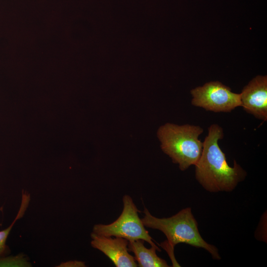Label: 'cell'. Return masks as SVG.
Returning <instances> with one entry per match:
<instances>
[{
	"label": "cell",
	"mask_w": 267,
	"mask_h": 267,
	"mask_svg": "<svg viewBox=\"0 0 267 267\" xmlns=\"http://www.w3.org/2000/svg\"><path fill=\"white\" fill-rule=\"evenodd\" d=\"M0 267H31V263L25 255L19 254L15 256L0 257Z\"/></svg>",
	"instance_id": "obj_10"
},
{
	"label": "cell",
	"mask_w": 267,
	"mask_h": 267,
	"mask_svg": "<svg viewBox=\"0 0 267 267\" xmlns=\"http://www.w3.org/2000/svg\"><path fill=\"white\" fill-rule=\"evenodd\" d=\"M144 241L141 239L130 241L128 249L134 253V258L140 267H168L166 261L159 257L156 251H161L160 248L151 246L149 249L144 245Z\"/></svg>",
	"instance_id": "obj_8"
},
{
	"label": "cell",
	"mask_w": 267,
	"mask_h": 267,
	"mask_svg": "<svg viewBox=\"0 0 267 267\" xmlns=\"http://www.w3.org/2000/svg\"><path fill=\"white\" fill-rule=\"evenodd\" d=\"M123 209L118 218L109 224H97L93 226V232L105 236L125 238L129 241L137 239L148 242L151 246L159 248L145 229L139 212L132 198L128 195L123 198Z\"/></svg>",
	"instance_id": "obj_4"
},
{
	"label": "cell",
	"mask_w": 267,
	"mask_h": 267,
	"mask_svg": "<svg viewBox=\"0 0 267 267\" xmlns=\"http://www.w3.org/2000/svg\"><path fill=\"white\" fill-rule=\"evenodd\" d=\"M91 245L104 253L116 267H136L137 264L129 253V241L125 238L105 236L92 232Z\"/></svg>",
	"instance_id": "obj_7"
},
{
	"label": "cell",
	"mask_w": 267,
	"mask_h": 267,
	"mask_svg": "<svg viewBox=\"0 0 267 267\" xmlns=\"http://www.w3.org/2000/svg\"><path fill=\"white\" fill-rule=\"evenodd\" d=\"M144 216L141 221L145 227L161 231L167 240L160 246L167 252L173 266L179 267L174 256V248L179 243L202 248L209 252L214 259H221L218 249L207 243L201 236L197 221L190 208L180 210L176 215L167 218H158L152 216L144 207Z\"/></svg>",
	"instance_id": "obj_2"
},
{
	"label": "cell",
	"mask_w": 267,
	"mask_h": 267,
	"mask_svg": "<svg viewBox=\"0 0 267 267\" xmlns=\"http://www.w3.org/2000/svg\"><path fill=\"white\" fill-rule=\"evenodd\" d=\"M223 137L221 127L211 125L203 142L201 155L195 165L196 179L204 189L212 192L232 191L246 176L245 171L235 161L233 167L228 164L219 145V140Z\"/></svg>",
	"instance_id": "obj_1"
},
{
	"label": "cell",
	"mask_w": 267,
	"mask_h": 267,
	"mask_svg": "<svg viewBox=\"0 0 267 267\" xmlns=\"http://www.w3.org/2000/svg\"><path fill=\"white\" fill-rule=\"evenodd\" d=\"M191 103L208 111L229 112L241 106L240 94L235 93L220 82H210L190 91Z\"/></svg>",
	"instance_id": "obj_5"
},
{
	"label": "cell",
	"mask_w": 267,
	"mask_h": 267,
	"mask_svg": "<svg viewBox=\"0 0 267 267\" xmlns=\"http://www.w3.org/2000/svg\"><path fill=\"white\" fill-rule=\"evenodd\" d=\"M29 202L30 198L27 196L23 195L20 207L15 219L7 228L0 231V257L4 256L8 252L9 249L6 244L7 237L15 222L24 215Z\"/></svg>",
	"instance_id": "obj_9"
},
{
	"label": "cell",
	"mask_w": 267,
	"mask_h": 267,
	"mask_svg": "<svg viewBox=\"0 0 267 267\" xmlns=\"http://www.w3.org/2000/svg\"><path fill=\"white\" fill-rule=\"evenodd\" d=\"M240 94L241 106L247 113L267 120V77L258 76L246 86Z\"/></svg>",
	"instance_id": "obj_6"
},
{
	"label": "cell",
	"mask_w": 267,
	"mask_h": 267,
	"mask_svg": "<svg viewBox=\"0 0 267 267\" xmlns=\"http://www.w3.org/2000/svg\"><path fill=\"white\" fill-rule=\"evenodd\" d=\"M203 132L199 126L167 123L159 128L157 135L162 150L184 171L195 166L200 157L203 142L199 136Z\"/></svg>",
	"instance_id": "obj_3"
},
{
	"label": "cell",
	"mask_w": 267,
	"mask_h": 267,
	"mask_svg": "<svg viewBox=\"0 0 267 267\" xmlns=\"http://www.w3.org/2000/svg\"><path fill=\"white\" fill-rule=\"evenodd\" d=\"M85 262L78 261H70L61 263L58 267H86Z\"/></svg>",
	"instance_id": "obj_11"
}]
</instances>
